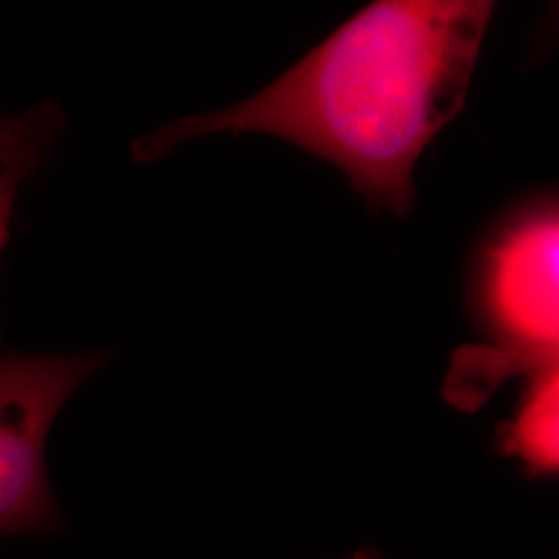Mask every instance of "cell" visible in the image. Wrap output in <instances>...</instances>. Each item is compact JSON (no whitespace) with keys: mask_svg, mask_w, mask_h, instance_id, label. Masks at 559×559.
Returning <instances> with one entry per match:
<instances>
[{"mask_svg":"<svg viewBox=\"0 0 559 559\" xmlns=\"http://www.w3.org/2000/svg\"><path fill=\"white\" fill-rule=\"evenodd\" d=\"M468 297L483 340L452 355L443 396L477 411L503 383L559 360V191L520 201L489 226Z\"/></svg>","mask_w":559,"mask_h":559,"instance_id":"cell-2","label":"cell"},{"mask_svg":"<svg viewBox=\"0 0 559 559\" xmlns=\"http://www.w3.org/2000/svg\"><path fill=\"white\" fill-rule=\"evenodd\" d=\"M496 448L531 477H559V360L526 376L514 415L498 429Z\"/></svg>","mask_w":559,"mask_h":559,"instance_id":"cell-4","label":"cell"},{"mask_svg":"<svg viewBox=\"0 0 559 559\" xmlns=\"http://www.w3.org/2000/svg\"><path fill=\"white\" fill-rule=\"evenodd\" d=\"M498 0H371L258 96L173 120L138 162L185 141L261 133L332 162L371 210L406 218L415 168L466 100Z\"/></svg>","mask_w":559,"mask_h":559,"instance_id":"cell-1","label":"cell"},{"mask_svg":"<svg viewBox=\"0 0 559 559\" xmlns=\"http://www.w3.org/2000/svg\"><path fill=\"white\" fill-rule=\"evenodd\" d=\"M346 559H383V556L378 549H362V551H357V554H353L350 558Z\"/></svg>","mask_w":559,"mask_h":559,"instance_id":"cell-6","label":"cell"},{"mask_svg":"<svg viewBox=\"0 0 559 559\" xmlns=\"http://www.w3.org/2000/svg\"><path fill=\"white\" fill-rule=\"evenodd\" d=\"M559 44V0H547L539 25L533 32V55L540 59Z\"/></svg>","mask_w":559,"mask_h":559,"instance_id":"cell-5","label":"cell"},{"mask_svg":"<svg viewBox=\"0 0 559 559\" xmlns=\"http://www.w3.org/2000/svg\"><path fill=\"white\" fill-rule=\"evenodd\" d=\"M108 353L20 355L0 362V533L52 535L60 510L48 485L44 443L62 404Z\"/></svg>","mask_w":559,"mask_h":559,"instance_id":"cell-3","label":"cell"}]
</instances>
